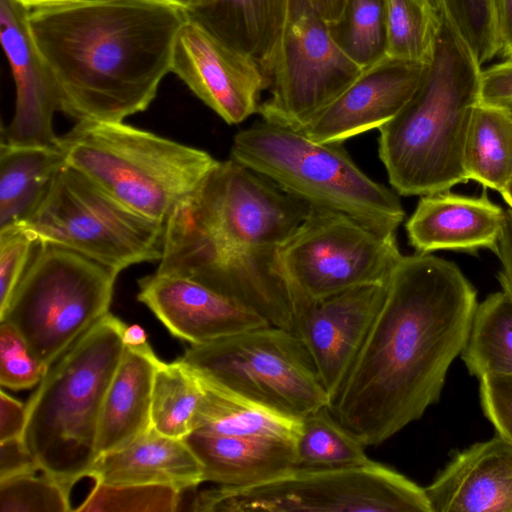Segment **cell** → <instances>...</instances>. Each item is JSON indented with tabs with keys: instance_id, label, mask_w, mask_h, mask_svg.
<instances>
[{
	"instance_id": "obj_1",
	"label": "cell",
	"mask_w": 512,
	"mask_h": 512,
	"mask_svg": "<svg viewBox=\"0 0 512 512\" xmlns=\"http://www.w3.org/2000/svg\"><path fill=\"white\" fill-rule=\"evenodd\" d=\"M456 264L430 253L402 256L383 303L329 408L366 446L382 444L441 397L477 307Z\"/></svg>"
},
{
	"instance_id": "obj_2",
	"label": "cell",
	"mask_w": 512,
	"mask_h": 512,
	"mask_svg": "<svg viewBox=\"0 0 512 512\" xmlns=\"http://www.w3.org/2000/svg\"><path fill=\"white\" fill-rule=\"evenodd\" d=\"M187 20L174 0H80L26 14L61 112L77 121L119 122L146 110Z\"/></svg>"
},
{
	"instance_id": "obj_3",
	"label": "cell",
	"mask_w": 512,
	"mask_h": 512,
	"mask_svg": "<svg viewBox=\"0 0 512 512\" xmlns=\"http://www.w3.org/2000/svg\"><path fill=\"white\" fill-rule=\"evenodd\" d=\"M308 209L234 159L219 161L167 218L156 273L201 283L239 258L274 254Z\"/></svg>"
},
{
	"instance_id": "obj_4",
	"label": "cell",
	"mask_w": 512,
	"mask_h": 512,
	"mask_svg": "<svg viewBox=\"0 0 512 512\" xmlns=\"http://www.w3.org/2000/svg\"><path fill=\"white\" fill-rule=\"evenodd\" d=\"M440 27L427 72L404 108L379 130L378 151L400 195L448 191L468 181L464 148L480 102V64L440 5Z\"/></svg>"
},
{
	"instance_id": "obj_5",
	"label": "cell",
	"mask_w": 512,
	"mask_h": 512,
	"mask_svg": "<svg viewBox=\"0 0 512 512\" xmlns=\"http://www.w3.org/2000/svg\"><path fill=\"white\" fill-rule=\"evenodd\" d=\"M126 326L105 315L48 369L26 404L25 446L40 469L70 491L98 458L101 411Z\"/></svg>"
},
{
	"instance_id": "obj_6",
	"label": "cell",
	"mask_w": 512,
	"mask_h": 512,
	"mask_svg": "<svg viewBox=\"0 0 512 512\" xmlns=\"http://www.w3.org/2000/svg\"><path fill=\"white\" fill-rule=\"evenodd\" d=\"M61 145L66 164L121 204L165 224L219 163L208 152L128 124L77 121Z\"/></svg>"
},
{
	"instance_id": "obj_7",
	"label": "cell",
	"mask_w": 512,
	"mask_h": 512,
	"mask_svg": "<svg viewBox=\"0 0 512 512\" xmlns=\"http://www.w3.org/2000/svg\"><path fill=\"white\" fill-rule=\"evenodd\" d=\"M230 158L308 206L344 213L381 234L395 235L404 219L395 192L367 176L342 143L316 142L263 120L234 136Z\"/></svg>"
},
{
	"instance_id": "obj_8",
	"label": "cell",
	"mask_w": 512,
	"mask_h": 512,
	"mask_svg": "<svg viewBox=\"0 0 512 512\" xmlns=\"http://www.w3.org/2000/svg\"><path fill=\"white\" fill-rule=\"evenodd\" d=\"M119 273L70 249L39 242L0 321L49 369L109 313Z\"/></svg>"
},
{
	"instance_id": "obj_9",
	"label": "cell",
	"mask_w": 512,
	"mask_h": 512,
	"mask_svg": "<svg viewBox=\"0 0 512 512\" xmlns=\"http://www.w3.org/2000/svg\"><path fill=\"white\" fill-rule=\"evenodd\" d=\"M195 512H432L425 489L374 461L349 468H300L194 497Z\"/></svg>"
},
{
	"instance_id": "obj_10",
	"label": "cell",
	"mask_w": 512,
	"mask_h": 512,
	"mask_svg": "<svg viewBox=\"0 0 512 512\" xmlns=\"http://www.w3.org/2000/svg\"><path fill=\"white\" fill-rule=\"evenodd\" d=\"M178 360L221 387L292 418L331 403L305 344L285 328L265 325L191 345Z\"/></svg>"
},
{
	"instance_id": "obj_11",
	"label": "cell",
	"mask_w": 512,
	"mask_h": 512,
	"mask_svg": "<svg viewBox=\"0 0 512 512\" xmlns=\"http://www.w3.org/2000/svg\"><path fill=\"white\" fill-rule=\"evenodd\" d=\"M23 224L39 242L70 249L118 273L162 256L165 224L127 208L67 164Z\"/></svg>"
},
{
	"instance_id": "obj_12",
	"label": "cell",
	"mask_w": 512,
	"mask_h": 512,
	"mask_svg": "<svg viewBox=\"0 0 512 512\" xmlns=\"http://www.w3.org/2000/svg\"><path fill=\"white\" fill-rule=\"evenodd\" d=\"M365 68L311 0H288L277 46L264 70L270 95L258 113L266 122L300 130Z\"/></svg>"
},
{
	"instance_id": "obj_13",
	"label": "cell",
	"mask_w": 512,
	"mask_h": 512,
	"mask_svg": "<svg viewBox=\"0 0 512 512\" xmlns=\"http://www.w3.org/2000/svg\"><path fill=\"white\" fill-rule=\"evenodd\" d=\"M402 256L395 235L381 234L344 213L309 206L278 248L276 261L293 289L319 299L386 283Z\"/></svg>"
},
{
	"instance_id": "obj_14",
	"label": "cell",
	"mask_w": 512,
	"mask_h": 512,
	"mask_svg": "<svg viewBox=\"0 0 512 512\" xmlns=\"http://www.w3.org/2000/svg\"><path fill=\"white\" fill-rule=\"evenodd\" d=\"M171 72L227 124L258 112L267 89L260 65L188 17L176 38Z\"/></svg>"
},
{
	"instance_id": "obj_15",
	"label": "cell",
	"mask_w": 512,
	"mask_h": 512,
	"mask_svg": "<svg viewBox=\"0 0 512 512\" xmlns=\"http://www.w3.org/2000/svg\"><path fill=\"white\" fill-rule=\"evenodd\" d=\"M386 284L358 286L319 299L301 293L295 297L294 332L308 349L331 402L383 303Z\"/></svg>"
},
{
	"instance_id": "obj_16",
	"label": "cell",
	"mask_w": 512,
	"mask_h": 512,
	"mask_svg": "<svg viewBox=\"0 0 512 512\" xmlns=\"http://www.w3.org/2000/svg\"><path fill=\"white\" fill-rule=\"evenodd\" d=\"M428 66L383 55L299 131L316 142L343 143L379 129L409 102Z\"/></svg>"
},
{
	"instance_id": "obj_17",
	"label": "cell",
	"mask_w": 512,
	"mask_h": 512,
	"mask_svg": "<svg viewBox=\"0 0 512 512\" xmlns=\"http://www.w3.org/2000/svg\"><path fill=\"white\" fill-rule=\"evenodd\" d=\"M25 8L13 0H0V37L16 88V105L1 142L16 146H61L53 129V116L61 111L55 83L29 34Z\"/></svg>"
},
{
	"instance_id": "obj_18",
	"label": "cell",
	"mask_w": 512,
	"mask_h": 512,
	"mask_svg": "<svg viewBox=\"0 0 512 512\" xmlns=\"http://www.w3.org/2000/svg\"><path fill=\"white\" fill-rule=\"evenodd\" d=\"M137 299L176 338L200 345L270 325L194 280L154 273L138 280Z\"/></svg>"
},
{
	"instance_id": "obj_19",
	"label": "cell",
	"mask_w": 512,
	"mask_h": 512,
	"mask_svg": "<svg viewBox=\"0 0 512 512\" xmlns=\"http://www.w3.org/2000/svg\"><path fill=\"white\" fill-rule=\"evenodd\" d=\"M424 489L432 512H512V443L496 434L456 452Z\"/></svg>"
},
{
	"instance_id": "obj_20",
	"label": "cell",
	"mask_w": 512,
	"mask_h": 512,
	"mask_svg": "<svg viewBox=\"0 0 512 512\" xmlns=\"http://www.w3.org/2000/svg\"><path fill=\"white\" fill-rule=\"evenodd\" d=\"M505 210L484 191L470 197L442 191L423 195L408 221L406 232L417 253L437 250H497Z\"/></svg>"
},
{
	"instance_id": "obj_21",
	"label": "cell",
	"mask_w": 512,
	"mask_h": 512,
	"mask_svg": "<svg viewBox=\"0 0 512 512\" xmlns=\"http://www.w3.org/2000/svg\"><path fill=\"white\" fill-rule=\"evenodd\" d=\"M88 477L109 485H166L184 492L203 483V469L184 439L152 427L126 447L99 456Z\"/></svg>"
},
{
	"instance_id": "obj_22",
	"label": "cell",
	"mask_w": 512,
	"mask_h": 512,
	"mask_svg": "<svg viewBox=\"0 0 512 512\" xmlns=\"http://www.w3.org/2000/svg\"><path fill=\"white\" fill-rule=\"evenodd\" d=\"M161 362L148 342L125 345L101 411L98 457L126 447L152 428L153 382Z\"/></svg>"
},
{
	"instance_id": "obj_23",
	"label": "cell",
	"mask_w": 512,
	"mask_h": 512,
	"mask_svg": "<svg viewBox=\"0 0 512 512\" xmlns=\"http://www.w3.org/2000/svg\"><path fill=\"white\" fill-rule=\"evenodd\" d=\"M203 469V483L242 487L261 483L295 467L294 443L193 431L184 438Z\"/></svg>"
},
{
	"instance_id": "obj_24",
	"label": "cell",
	"mask_w": 512,
	"mask_h": 512,
	"mask_svg": "<svg viewBox=\"0 0 512 512\" xmlns=\"http://www.w3.org/2000/svg\"><path fill=\"white\" fill-rule=\"evenodd\" d=\"M288 0H189L188 17L251 56L264 70L277 46Z\"/></svg>"
},
{
	"instance_id": "obj_25",
	"label": "cell",
	"mask_w": 512,
	"mask_h": 512,
	"mask_svg": "<svg viewBox=\"0 0 512 512\" xmlns=\"http://www.w3.org/2000/svg\"><path fill=\"white\" fill-rule=\"evenodd\" d=\"M66 165L59 147L0 145V230L23 223Z\"/></svg>"
},
{
	"instance_id": "obj_26",
	"label": "cell",
	"mask_w": 512,
	"mask_h": 512,
	"mask_svg": "<svg viewBox=\"0 0 512 512\" xmlns=\"http://www.w3.org/2000/svg\"><path fill=\"white\" fill-rule=\"evenodd\" d=\"M199 376L204 395L196 414L194 431L294 443L300 419L286 416Z\"/></svg>"
},
{
	"instance_id": "obj_27",
	"label": "cell",
	"mask_w": 512,
	"mask_h": 512,
	"mask_svg": "<svg viewBox=\"0 0 512 512\" xmlns=\"http://www.w3.org/2000/svg\"><path fill=\"white\" fill-rule=\"evenodd\" d=\"M464 169L468 180L500 194L512 181V109L478 103L467 133Z\"/></svg>"
},
{
	"instance_id": "obj_28",
	"label": "cell",
	"mask_w": 512,
	"mask_h": 512,
	"mask_svg": "<svg viewBox=\"0 0 512 512\" xmlns=\"http://www.w3.org/2000/svg\"><path fill=\"white\" fill-rule=\"evenodd\" d=\"M469 374L512 376V296L501 290L477 304L461 353Z\"/></svg>"
},
{
	"instance_id": "obj_29",
	"label": "cell",
	"mask_w": 512,
	"mask_h": 512,
	"mask_svg": "<svg viewBox=\"0 0 512 512\" xmlns=\"http://www.w3.org/2000/svg\"><path fill=\"white\" fill-rule=\"evenodd\" d=\"M366 445L331 412L329 406L300 419L294 440L295 467L349 468L371 464Z\"/></svg>"
},
{
	"instance_id": "obj_30",
	"label": "cell",
	"mask_w": 512,
	"mask_h": 512,
	"mask_svg": "<svg viewBox=\"0 0 512 512\" xmlns=\"http://www.w3.org/2000/svg\"><path fill=\"white\" fill-rule=\"evenodd\" d=\"M204 387L201 377L176 360L157 367L152 390V427L159 433L184 439L195 429Z\"/></svg>"
},
{
	"instance_id": "obj_31",
	"label": "cell",
	"mask_w": 512,
	"mask_h": 512,
	"mask_svg": "<svg viewBox=\"0 0 512 512\" xmlns=\"http://www.w3.org/2000/svg\"><path fill=\"white\" fill-rule=\"evenodd\" d=\"M384 56L430 64L440 27L434 0H382Z\"/></svg>"
},
{
	"instance_id": "obj_32",
	"label": "cell",
	"mask_w": 512,
	"mask_h": 512,
	"mask_svg": "<svg viewBox=\"0 0 512 512\" xmlns=\"http://www.w3.org/2000/svg\"><path fill=\"white\" fill-rule=\"evenodd\" d=\"M179 490L166 485H109L95 482L77 512H175Z\"/></svg>"
},
{
	"instance_id": "obj_33",
	"label": "cell",
	"mask_w": 512,
	"mask_h": 512,
	"mask_svg": "<svg viewBox=\"0 0 512 512\" xmlns=\"http://www.w3.org/2000/svg\"><path fill=\"white\" fill-rule=\"evenodd\" d=\"M71 491L41 471L0 480V512H70Z\"/></svg>"
},
{
	"instance_id": "obj_34",
	"label": "cell",
	"mask_w": 512,
	"mask_h": 512,
	"mask_svg": "<svg viewBox=\"0 0 512 512\" xmlns=\"http://www.w3.org/2000/svg\"><path fill=\"white\" fill-rule=\"evenodd\" d=\"M480 65L498 54L491 0H434Z\"/></svg>"
},
{
	"instance_id": "obj_35",
	"label": "cell",
	"mask_w": 512,
	"mask_h": 512,
	"mask_svg": "<svg viewBox=\"0 0 512 512\" xmlns=\"http://www.w3.org/2000/svg\"><path fill=\"white\" fill-rule=\"evenodd\" d=\"M348 21L344 48L361 66L367 67L384 55L382 0H347Z\"/></svg>"
},
{
	"instance_id": "obj_36",
	"label": "cell",
	"mask_w": 512,
	"mask_h": 512,
	"mask_svg": "<svg viewBox=\"0 0 512 512\" xmlns=\"http://www.w3.org/2000/svg\"><path fill=\"white\" fill-rule=\"evenodd\" d=\"M48 369L30 351L19 332L0 321V384L10 390L31 388L41 382Z\"/></svg>"
},
{
	"instance_id": "obj_37",
	"label": "cell",
	"mask_w": 512,
	"mask_h": 512,
	"mask_svg": "<svg viewBox=\"0 0 512 512\" xmlns=\"http://www.w3.org/2000/svg\"><path fill=\"white\" fill-rule=\"evenodd\" d=\"M39 241L23 223L0 230V310L24 275Z\"/></svg>"
},
{
	"instance_id": "obj_38",
	"label": "cell",
	"mask_w": 512,
	"mask_h": 512,
	"mask_svg": "<svg viewBox=\"0 0 512 512\" xmlns=\"http://www.w3.org/2000/svg\"><path fill=\"white\" fill-rule=\"evenodd\" d=\"M482 411L496 434L512 443V376L488 375L479 379Z\"/></svg>"
},
{
	"instance_id": "obj_39",
	"label": "cell",
	"mask_w": 512,
	"mask_h": 512,
	"mask_svg": "<svg viewBox=\"0 0 512 512\" xmlns=\"http://www.w3.org/2000/svg\"><path fill=\"white\" fill-rule=\"evenodd\" d=\"M480 103L512 109V59L481 71Z\"/></svg>"
},
{
	"instance_id": "obj_40",
	"label": "cell",
	"mask_w": 512,
	"mask_h": 512,
	"mask_svg": "<svg viewBox=\"0 0 512 512\" xmlns=\"http://www.w3.org/2000/svg\"><path fill=\"white\" fill-rule=\"evenodd\" d=\"M42 471L22 438L0 442V480Z\"/></svg>"
},
{
	"instance_id": "obj_41",
	"label": "cell",
	"mask_w": 512,
	"mask_h": 512,
	"mask_svg": "<svg viewBox=\"0 0 512 512\" xmlns=\"http://www.w3.org/2000/svg\"><path fill=\"white\" fill-rule=\"evenodd\" d=\"M27 407L4 391L0 393V442L22 438Z\"/></svg>"
},
{
	"instance_id": "obj_42",
	"label": "cell",
	"mask_w": 512,
	"mask_h": 512,
	"mask_svg": "<svg viewBox=\"0 0 512 512\" xmlns=\"http://www.w3.org/2000/svg\"><path fill=\"white\" fill-rule=\"evenodd\" d=\"M496 255L501 268L498 280L502 290L512 296V209L505 210L504 225L498 241Z\"/></svg>"
},
{
	"instance_id": "obj_43",
	"label": "cell",
	"mask_w": 512,
	"mask_h": 512,
	"mask_svg": "<svg viewBox=\"0 0 512 512\" xmlns=\"http://www.w3.org/2000/svg\"><path fill=\"white\" fill-rule=\"evenodd\" d=\"M498 39V54H512V0H491Z\"/></svg>"
},
{
	"instance_id": "obj_44",
	"label": "cell",
	"mask_w": 512,
	"mask_h": 512,
	"mask_svg": "<svg viewBox=\"0 0 512 512\" xmlns=\"http://www.w3.org/2000/svg\"><path fill=\"white\" fill-rule=\"evenodd\" d=\"M311 2L331 27H337L345 21L347 0H311Z\"/></svg>"
},
{
	"instance_id": "obj_45",
	"label": "cell",
	"mask_w": 512,
	"mask_h": 512,
	"mask_svg": "<svg viewBox=\"0 0 512 512\" xmlns=\"http://www.w3.org/2000/svg\"><path fill=\"white\" fill-rule=\"evenodd\" d=\"M123 339L127 346H138L147 342L146 333L139 325L126 326Z\"/></svg>"
},
{
	"instance_id": "obj_46",
	"label": "cell",
	"mask_w": 512,
	"mask_h": 512,
	"mask_svg": "<svg viewBox=\"0 0 512 512\" xmlns=\"http://www.w3.org/2000/svg\"><path fill=\"white\" fill-rule=\"evenodd\" d=\"M26 10L76 2L80 0H13Z\"/></svg>"
},
{
	"instance_id": "obj_47",
	"label": "cell",
	"mask_w": 512,
	"mask_h": 512,
	"mask_svg": "<svg viewBox=\"0 0 512 512\" xmlns=\"http://www.w3.org/2000/svg\"><path fill=\"white\" fill-rule=\"evenodd\" d=\"M502 198L507 203L509 208L512 209V181L508 187L501 193Z\"/></svg>"
},
{
	"instance_id": "obj_48",
	"label": "cell",
	"mask_w": 512,
	"mask_h": 512,
	"mask_svg": "<svg viewBox=\"0 0 512 512\" xmlns=\"http://www.w3.org/2000/svg\"><path fill=\"white\" fill-rule=\"evenodd\" d=\"M174 1H177L186 6L189 0H174Z\"/></svg>"
},
{
	"instance_id": "obj_49",
	"label": "cell",
	"mask_w": 512,
	"mask_h": 512,
	"mask_svg": "<svg viewBox=\"0 0 512 512\" xmlns=\"http://www.w3.org/2000/svg\"><path fill=\"white\" fill-rule=\"evenodd\" d=\"M507 59H512V54Z\"/></svg>"
}]
</instances>
